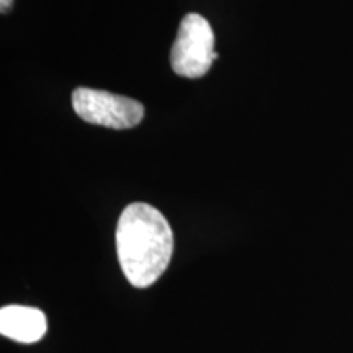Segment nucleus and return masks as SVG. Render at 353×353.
I'll list each match as a JSON object with an SVG mask.
<instances>
[{"label": "nucleus", "mask_w": 353, "mask_h": 353, "mask_svg": "<svg viewBox=\"0 0 353 353\" xmlns=\"http://www.w3.org/2000/svg\"><path fill=\"white\" fill-rule=\"evenodd\" d=\"M117 254L126 280L148 288L164 275L174 254V232L161 211L148 203H131L117 226Z\"/></svg>", "instance_id": "nucleus-1"}, {"label": "nucleus", "mask_w": 353, "mask_h": 353, "mask_svg": "<svg viewBox=\"0 0 353 353\" xmlns=\"http://www.w3.org/2000/svg\"><path fill=\"white\" fill-rule=\"evenodd\" d=\"M216 59L214 33L208 20L198 13L185 15L170 51L174 72L180 77H203Z\"/></svg>", "instance_id": "nucleus-2"}, {"label": "nucleus", "mask_w": 353, "mask_h": 353, "mask_svg": "<svg viewBox=\"0 0 353 353\" xmlns=\"http://www.w3.org/2000/svg\"><path fill=\"white\" fill-rule=\"evenodd\" d=\"M72 107L83 121L112 130H131L144 118V107L138 100L88 87L74 90Z\"/></svg>", "instance_id": "nucleus-3"}, {"label": "nucleus", "mask_w": 353, "mask_h": 353, "mask_svg": "<svg viewBox=\"0 0 353 353\" xmlns=\"http://www.w3.org/2000/svg\"><path fill=\"white\" fill-rule=\"evenodd\" d=\"M48 330L46 316L37 307L12 306L0 311V334L20 343H34L41 341Z\"/></svg>", "instance_id": "nucleus-4"}, {"label": "nucleus", "mask_w": 353, "mask_h": 353, "mask_svg": "<svg viewBox=\"0 0 353 353\" xmlns=\"http://www.w3.org/2000/svg\"><path fill=\"white\" fill-rule=\"evenodd\" d=\"M13 7V0H0V12L7 13L10 12Z\"/></svg>", "instance_id": "nucleus-5"}]
</instances>
